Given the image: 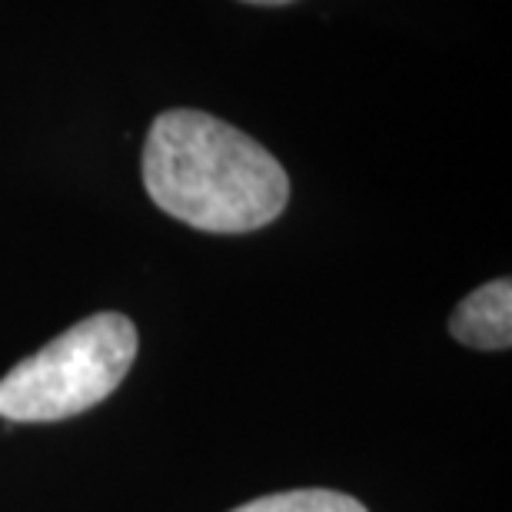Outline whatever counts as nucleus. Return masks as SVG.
<instances>
[{
  "label": "nucleus",
  "mask_w": 512,
  "mask_h": 512,
  "mask_svg": "<svg viewBox=\"0 0 512 512\" xmlns=\"http://www.w3.org/2000/svg\"><path fill=\"white\" fill-rule=\"evenodd\" d=\"M137 360V326L124 313H94L0 380V416L57 423L104 403Z\"/></svg>",
  "instance_id": "obj_2"
},
{
  "label": "nucleus",
  "mask_w": 512,
  "mask_h": 512,
  "mask_svg": "<svg viewBox=\"0 0 512 512\" xmlns=\"http://www.w3.org/2000/svg\"><path fill=\"white\" fill-rule=\"evenodd\" d=\"M449 333L476 350H506L512 343V283L506 276L469 293L449 316Z\"/></svg>",
  "instance_id": "obj_3"
},
{
  "label": "nucleus",
  "mask_w": 512,
  "mask_h": 512,
  "mask_svg": "<svg viewBox=\"0 0 512 512\" xmlns=\"http://www.w3.org/2000/svg\"><path fill=\"white\" fill-rule=\"evenodd\" d=\"M143 187L163 213L207 233L260 230L290 203L280 160L203 110H167L153 120Z\"/></svg>",
  "instance_id": "obj_1"
},
{
  "label": "nucleus",
  "mask_w": 512,
  "mask_h": 512,
  "mask_svg": "<svg viewBox=\"0 0 512 512\" xmlns=\"http://www.w3.org/2000/svg\"><path fill=\"white\" fill-rule=\"evenodd\" d=\"M230 512H366V506L333 489H293V493L260 496Z\"/></svg>",
  "instance_id": "obj_4"
},
{
  "label": "nucleus",
  "mask_w": 512,
  "mask_h": 512,
  "mask_svg": "<svg viewBox=\"0 0 512 512\" xmlns=\"http://www.w3.org/2000/svg\"><path fill=\"white\" fill-rule=\"evenodd\" d=\"M243 4H263V7H283V4H293V0H243Z\"/></svg>",
  "instance_id": "obj_5"
}]
</instances>
